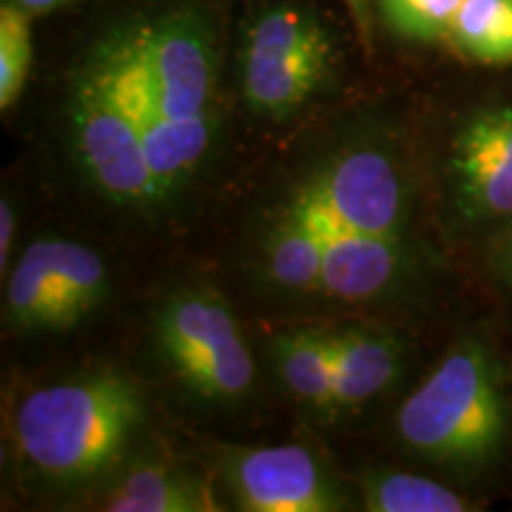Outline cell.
<instances>
[{
	"instance_id": "cell-10",
	"label": "cell",
	"mask_w": 512,
	"mask_h": 512,
	"mask_svg": "<svg viewBox=\"0 0 512 512\" xmlns=\"http://www.w3.org/2000/svg\"><path fill=\"white\" fill-rule=\"evenodd\" d=\"M406 266L401 238L337 230L325 235L318 292L342 302H368L392 290Z\"/></svg>"
},
{
	"instance_id": "cell-22",
	"label": "cell",
	"mask_w": 512,
	"mask_h": 512,
	"mask_svg": "<svg viewBox=\"0 0 512 512\" xmlns=\"http://www.w3.org/2000/svg\"><path fill=\"white\" fill-rule=\"evenodd\" d=\"M349 8V15L351 19L356 22V29L358 34L366 43H370V27H373V22H370V0H344Z\"/></svg>"
},
{
	"instance_id": "cell-24",
	"label": "cell",
	"mask_w": 512,
	"mask_h": 512,
	"mask_svg": "<svg viewBox=\"0 0 512 512\" xmlns=\"http://www.w3.org/2000/svg\"><path fill=\"white\" fill-rule=\"evenodd\" d=\"M12 3L27 10L29 15H43V12L57 10L60 5L69 3V0H12Z\"/></svg>"
},
{
	"instance_id": "cell-9",
	"label": "cell",
	"mask_w": 512,
	"mask_h": 512,
	"mask_svg": "<svg viewBox=\"0 0 512 512\" xmlns=\"http://www.w3.org/2000/svg\"><path fill=\"white\" fill-rule=\"evenodd\" d=\"M448 164L465 221L512 219V107L472 114L453 138Z\"/></svg>"
},
{
	"instance_id": "cell-16",
	"label": "cell",
	"mask_w": 512,
	"mask_h": 512,
	"mask_svg": "<svg viewBox=\"0 0 512 512\" xmlns=\"http://www.w3.org/2000/svg\"><path fill=\"white\" fill-rule=\"evenodd\" d=\"M325 235L290 209H283L266 238V268L275 285L292 292H318Z\"/></svg>"
},
{
	"instance_id": "cell-13",
	"label": "cell",
	"mask_w": 512,
	"mask_h": 512,
	"mask_svg": "<svg viewBox=\"0 0 512 512\" xmlns=\"http://www.w3.org/2000/svg\"><path fill=\"white\" fill-rule=\"evenodd\" d=\"M5 318L22 332L69 330L79 323L57 271L55 240H38L19 256L5 287Z\"/></svg>"
},
{
	"instance_id": "cell-15",
	"label": "cell",
	"mask_w": 512,
	"mask_h": 512,
	"mask_svg": "<svg viewBox=\"0 0 512 512\" xmlns=\"http://www.w3.org/2000/svg\"><path fill=\"white\" fill-rule=\"evenodd\" d=\"M275 363L292 396L325 418L335 406V330H294L275 342Z\"/></svg>"
},
{
	"instance_id": "cell-23",
	"label": "cell",
	"mask_w": 512,
	"mask_h": 512,
	"mask_svg": "<svg viewBox=\"0 0 512 512\" xmlns=\"http://www.w3.org/2000/svg\"><path fill=\"white\" fill-rule=\"evenodd\" d=\"M496 264H498V273H501V278L512 287V230L508 233V238H505L501 252H498Z\"/></svg>"
},
{
	"instance_id": "cell-12",
	"label": "cell",
	"mask_w": 512,
	"mask_h": 512,
	"mask_svg": "<svg viewBox=\"0 0 512 512\" xmlns=\"http://www.w3.org/2000/svg\"><path fill=\"white\" fill-rule=\"evenodd\" d=\"M332 69V41L278 57H245L242 91L256 114L290 117L328 81Z\"/></svg>"
},
{
	"instance_id": "cell-5",
	"label": "cell",
	"mask_w": 512,
	"mask_h": 512,
	"mask_svg": "<svg viewBox=\"0 0 512 512\" xmlns=\"http://www.w3.org/2000/svg\"><path fill=\"white\" fill-rule=\"evenodd\" d=\"M406 188L396 164L373 147L339 152L294 190L285 209L323 235L337 230L401 238L406 226Z\"/></svg>"
},
{
	"instance_id": "cell-19",
	"label": "cell",
	"mask_w": 512,
	"mask_h": 512,
	"mask_svg": "<svg viewBox=\"0 0 512 512\" xmlns=\"http://www.w3.org/2000/svg\"><path fill=\"white\" fill-rule=\"evenodd\" d=\"M29 12L15 3L0 8V107L8 110L22 93L31 67Z\"/></svg>"
},
{
	"instance_id": "cell-7",
	"label": "cell",
	"mask_w": 512,
	"mask_h": 512,
	"mask_svg": "<svg viewBox=\"0 0 512 512\" xmlns=\"http://www.w3.org/2000/svg\"><path fill=\"white\" fill-rule=\"evenodd\" d=\"M133 36L166 117L176 124H216L214 50L202 19L171 12Z\"/></svg>"
},
{
	"instance_id": "cell-18",
	"label": "cell",
	"mask_w": 512,
	"mask_h": 512,
	"mask_svg": "<svg viewBox=\"0 0 512 512\" xmlns=\"http://www.w3.org/2000/svg\"><path fill=\"white\" fill-rule=\"evenodd\" d=\"M363 508L370 512H465L472 505L448 486L408 472H368L361 479Z\"/></svg>"
},
{
	"instance_id": "cell-11",
	"label": "cell",
	"mask_w": 512,
	"mask_h": 512,
	"mask_svg": "<svg viewBox=\"0 0 512 512\" xmlns=\"http://www.w3.org/2000/svg\"><path fill=\"white\" fill-rule=\"evenodd\" d=\"M403 344L389 330L349 325L335 330V406L332 418L377 399L399 380Z\"/></svg>"
},
{
	"instance_id": "cell-17",
	"label": "cell",
	"mask_w": 512,
	"mask_h": 512,
	"mask_svg": "<svg viewBox=\"0 0 512 512\" xmlns=\"http://www.w3.org/2000/svg\"><path fill=\"white\" fill-rule=\"evenodd\" d=\"M448 38L482 64H512V0H463Z\"/></svg>"
},
{
	"instance_id": "cell-1",
	"label": "cell",
	"mask_w": 512,
	"mask_h": 512,
	"mask_svg": "<svg viewBox=\"0 0 512 512\" xmlns=\"http://www.w3.org/2000/svg\"><path fill=\"white\" fill-rule=\"evenodd\" d=\"M143 420L138 384L98 370L24 396L15 413V444L36 475L79 484L117 463Z\"/></svg>"
},
{
	"instance_id": "cell-8",
	"label": "cell",
	"mask_w": 512,
	"mask_h": 512,
	"mask_svg": "<svg viewBox=\"0 0 512 512\" xmlns=\"http://www.w3.org/2000/svg\"><path fill=\"white\" fill-rule=\"evenodd\" d=\"M223 482L247 512H335L344 494L309 448L297 444L230 448Z\"/></svg>"
},
{
	"instance_id": "cell-6",
	"label": "cell",
	"mask_w": 512,
	"mask_h": 512,
	"mask_svg": "<svg viewBox=\"0 0 512 512\" xmlns=\"http://www.w3.org/2000/svg\"><path fill=\"white\" fill-rule=\"evenodd\" d=\"M95 60L102 64L114 91L119 93L121 102L136 121L145 143L147 162L166 200L188 181L197 164L207 155L216 124H207V121L176 124L166 117L159 107L133 31L107 41L95 53Z\"/></svg>"
},
{
	"instance_id": "cell-14",
	"label": "cell",
	"mask_w": 512,
	"mask_h": 512,
	"mask_svg": "<svg viewBox=\"0 0 512 512\" xmlns=\"http://www.w3.org/2000/svg\"><path fill=\"white\" fill-rule=\"evenodd\" d=\"M105 508L112 512H214L219 510L209 484L171 465H143L126 472Z\"/></svg>"
},
{
	"instance_id": "cell-20",
	"label": "cell",
	"mask_w": 512,
	"mask_h": 512,
	"mask_svg": "<svg viewBox=\"0 0 512 512\" xmlns=\"http://www.w3.org/2000/svg\"><path fill=\"white\" fill-rule=\"evenodd\" d=\"M463 0H377L389 29L413 41H439L448 36Z\"/></svg>"
},
{
	"instance_id": "cell-21",
	"label": "cell",
	"mask_w": 512,
	"mask_h": 512,
	"mask_svg": "<svg viewBox=\"0 0 512 512\" xmlns=\"http://www.w3.org/2000/svg\"><path fill=\"white\" fill-rule=\"evenodd\" d=\"M15 230H17L15 204H12L8 197H3V202H0V266H3V271L8 268Z\"/></svg>"
},
{
	"instance_id": "cell-3",
	"label": "cell",
	"mask_w": 512,
	"mask_h": 512,
	"mask_svg": "<svg viewBox=\"0 0 512 512\" xmlns=\"http://www.w3.org/2000/svg\"><path fill=\"white\" fill-rule=\"evenodd\" d=\"M155 337L159 354L197 396L235 401L252 387V354L219 294H174L159 311Z\"/></svg>"
},
{
	"instance_id": "cell-2",
	"label": "cell",
	"mask_w": 512,
	"mask_h": 512,
	"mask_svg": "<svg viewBox=\"0 0 512 512\" xmlns=\"http://www.w3.org/2000/svg\"><path fill=\"white\" fill-rule=\"evenodd\" d=\"M396 430L422 458L451 467L486 463L505 434L501 373L491 351L475 339L451 349L401 403Z\"/></svg>"
},
{
	"instance_id": "cell-4",
	"label": "cell",
	"mask_w": 512,
	"mask_h": 512,
	"mask_svg": "<svg viewBox=\"0 0 512 512\" xmlns=\"http://www.w3.org/2000/svg\"><path fill=\"white\" fill-rule=\"evenodd\" d=\"M69 114L76 155L102 195L126 207L164 200L136 121L95 57L74 83Z\"/></svg>"
}]
</instances>
